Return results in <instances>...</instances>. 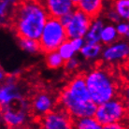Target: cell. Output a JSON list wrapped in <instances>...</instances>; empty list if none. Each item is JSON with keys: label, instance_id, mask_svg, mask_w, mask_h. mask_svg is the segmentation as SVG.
<instances>
[{"label": "cell", "instance_id": "6da1fadb", "mask_svg": "<svg viewBox=\"0 0 129 129\" xmlns=\"http://www.w3.org/2000/svg\"><path fill=\"white\" fill-rule=\"evenodd\" d=\"M50 14L41 0H19L10 18V25L18 39L39 40Z\"/></svg>", "mask_w": 129, "mask_h": 129}, {"label": "cell", "instance_id": "7a4b0ae2", "mask_svg": "<svg viewBox=\"0 0 129 129\" xmlns=\"http://www.w3.org/2000/svg\"><path fill=\"white\" fill-rule=\"evenodd\" d=\"M58 107L74 120L94 117L97 105L94 103L85 81L84 74H78L66 84L58 95Z\"/></svg>", "mask_w": 129, "mask_h": 129}, {"label": "cell", "instance_id": "3957f363", "mask_svg": "<svg viewBox=\"0 0 129 129\" xmlns=\"http://www.w3.org/2000/svg\"><path fill=\"white\" fill-rule=\"evenodd\" d=\"M91 97L97 106L117 96L118 83L109 68L99 67L84 73Z\"/></svg>", "mask_w": 129, "mask_h": 129}, {"label": "cell", "instance_id": "277c9868", "mask_svg": "<svg viewBox=\"0 0 129 129\" xmlns=\"http://www.w3.org/2000/svg\"><path fill=\"white\" fill-rule=\"evenodd\" d=\"M68 39L66 27L61 23L60 19L50 16L39 39L41 52L48 53L57 51L59 47Z\"/></svg>", "mask_w": 129, "mask_h": 129}, {"label": "cell", "instance_id": "5b68a950", "mask_svg": "<svg viewBox=\"0 0 129 129\" xmlns=\"http://www.w3.org/2000/svg\"><path fill=\"white\" fill-rule=\"evenodd\" d=\"M125 101L114 97L103 104L98 105L94 113V118L101 125L113 123H122L127 115Z\"/></svg>", "mask_w": 129, "mask_h": 129}, {"label": "cell", "instance_id": "8992f818", "mask_svg": "<svg viewBox=\"0 0 129 129\" xmlns=\"http://www.w3.org/2000/svg\"><path fill=\"white\" fill-rule=\"evenodd\" d=\"M31 110L30 101L23 99L18 103L2 108V121L7 128H18L25 124L28 111Z\"/></svg>", "mask_w": 129, "mask_h": 129}, {"label": "cell", "instance_id": "52a82bcc", "mask_svg": "<svg viewBox=\"0 0 129 129\" xmlns=\"http://www.w3.org/2000/svg\"><path fill=\"white\" fill-rule=\"evenodd\" d=\"M25 99L23 92L17 81V77L14 75L6 76L2 81L0 89V104L2 108L9 107Z\"/></svg>", "mask_w": 129, "mask_h": 129}, {"label": "cell", "instance_id": "ba28073f", "mask_svg": "<svg viewBox=\"0 0 129 129\" xmlns=\"http://www.w3.org/2000/svg\"><path fill=\"white\" fill-rule=\"evenodd\" d=\"M39 120V129H75L74 119L60 107Z\"/></svg>", "mask_w": 129, "mask_h": 129}, {"label": "cell", "instance_id": "9c48e42d", "mask_svg": "<svg viewBox=\"0 0 129 129\" xmlns=\"http://www.w3.org/2000/svg\"><path fill=\"white\" fill-rule=\"evenodd\" d=\"M93 18L83 12L80 9L76 8L71 15L69 23L66 25V30L68 39L85 38Z\"/></svg>", "mask_w": 129, "mask_h": 129}, {"label": "cell", "instance_id": "30bf717a", "mask_svg": "<svg viewBox=\"0 0 129 129\" xmlns=\"http://www.w3.org/2000/svg\"><path fill=\"white\" fill-rule=\"evenodd\" d=\"M31 111L39 118L51 112L58 105V98L50 92L40 91L38 92L30 100Z\"/></svg>", "mask_w": 129, "mask_h": 129}, {"label": "cell", "instance_id": "8fae6325", "mask_svg": "<svg viewBox=\"0 0 129 129\" xmlns=\"http://www.w3.org/2000/svg\"><path fill=\"white\" fill-rule=\"evenodd\" d=\"M101 57L106 63H117L129 59V42L116 41L103 49Z\"/></svg>", "mask_w": 129, "mask_h": 129}, {"label": "cell", "instance_id": "7c38bea8", "mask_svg": "<svg viewBox=\"0 0 129 129\" xmlns=\"http://www.w3.org/2000/svg\"><path fill=\"white\" fill-rule=\"evenodd\" d=\"M51 17L60 19L77 8L72 0H41Z\"/></svg>", "mask_w": 129, "mask_h": 129}, {"label": "cell", "instance_id": "4fadbf2b", "mask_svg": "<svg viewBox=\"0 0 129 129\" xmlns=\"http://www.w3.org/2000/svg\"><path fill=\"white\" fill-rule=\"evenodd\" d=\"M105 22L102 18L99 16L94 18L92 20L91 25L89 27L87 34L85 36L86 42H92V43H100L101 42V34L105 26Z\"/></svg>", "mask_w": 129, "mask_h": 129}, {"label": "cell", "instance_id": "5bb4252c", "mask_svg": "<svg viewBox=\"0 0 129 129\" xmlns=\"http://www.w3.org/2000/svg\"><path fill=\"white\" fill-rule=\"evenodd\" d=\"M103 6L104 0H81L78 3L77 8L94 19L100 15Z\"/></svg>", "mask_w": 129, "mask_h": 129}, {"label": "cell", "instance_id": "9a60e30c", "mask_svg": "<svg viewBox=\"0 0 129 129\" xmlns=\"http://www.w3.org/2000/svg\"><path fill=\"white\" fill-rule=\"evenodd\" d=\"M103 49L100 43H92L86 42L85 45L81 50V55L86 60H94L102 55Z\"/></svg>", "mask_w": 129, "mask_h": 129}, {"label": "cell", "instance_id": "2e32d148", "mask_svg": "<svg viewBox=\"0 0 129 129\" xmlns=\"http://www.w3.org/2000/svg\"><path fill=\"white\" fill-rule=\"evenodd\" d=\"M120 36L117 32L116 25L113 23H107L105 24L101 34V42L104 45H110L114 42L118 41V38Z\"/></svg>", "mask_w": 129, "mask_h": 129}, {"label": "cell", "instance_id": "e0dca14e", "mask_svg": "<svg viewBox=\"0 0 129 129\" xmlns=\"http://www.w3.org/2000/svg\"><path fill=\"white\" fill-rule=\"evenodd\" d=\"M45 64L47 68L50 69H58L64 67L66 61H64L58 51L50 52L45 53Z\"/></svg>", "mask_w": 129, "mask_h": 129}, {"label": "cell", "instance_id": "ac0fdd59", "mask_svg": "<svg viewBox=\"0 0 129 129\" xmlns=\"http://www.w3.org/2000/svg\"><path fill=\"white\" fill-rule=\"evenodd\" d=\"M75 129H103V126L94 117H86L74 120Z\"/></svg>", "mask_w": 129, "mask_h": 129}, {"label": "cell", "instance_id": "d6986e66", "mask_svg": "<svg viewBox=\"0 0 129 129\" xmlns=\"http://www.w3.org/2000/svg\"><path fill=\"white\" fill-rule=\"evenodd\" d=\"M19 46L23 51L31 53V54H35V53L41 52L39 41L36 40V39H19Z\"/></svg>", "mask_w": 129, "mask_h": 129}, {"label": "cell", "instance_id": "ffe728a7", "mask_svg": "<svg viewBox=\"0 0 129 129\" xmlns=\"http://www.w3.org/2000/svg\"><path fill=\"white\" fill-rule=\"evenodd\" d=\"M112 8L119 14L122 21H129V0H114Z\"/></svg>", "mask_w": 129, "mask_h": 129}, {"label": "cell", "instance_id": "44dd1931", "mask_svg": "<svg viewBox=\"0 0 129 129\" xmlns=\"http://www.w3.org/2000/svg\"><path fill=\"white\" fill-rule=\"evenodd\" d=\"M57 51H58V52L61 54V56L63 57V59H64V61H68L69 59L75 57V55L77 53V52H75L74 48H73V46H72L69 39L66 40V41L59 47V49Z\"/></svg>", "mask_w": 129, "mask_h": 129}, {"label": "cell", "instance_id": "7402d4cb", "mask_svg": "<svg viewBox=\"0 0 129 129\" xmlns=\"http://www.w3.org/2000/svg\"><path fill=\"white\" fill-rule=\"evenodd\" d=\"M106 18L110 21V23H115V24H117V23H120L122 21V19L119 16V14L116 12V10L113 9L112 6H111L110 9H109V10H107Z\"/></svg>", "mask_w": 129, "mask_h": 129}, {"label": "cell", "instance_id": "603a6c76", "mask_svg": "<svg viewBox=\"0 0 129 129\" xmlns=\"http://www.w3.org/2000/svg\"><path fill=\"white\" fill-rule=\"evenodd\" d=\"M79 67H80V61L76 57H73V58L66 61V64H64V68L68 72H72V71L76 70Z\"/></svg>", "mask_w": 129, "mask_h": 129}, {"label": "cell", "instance_id": "cb8c5ba5", "mask_svg": "<svg viewBox=\"0 0 129 129\" xmlns=\"http://www.w3.org/2000/svg\"><path fill=\"white\" fill-rule=\"evenodd\" d=\"M69 40H70L71 44H72V46H73V48H74L76 52H81L82 47L86 43V40H85L84 38H77V39H69Z\"/></svg>", "mask_w": 129, "mask_h": 129}, {"label": "cell", "instance_id": "d4e9b609", "mask_svg": "<svg viewBox=\"0 0 129 129\" xmlns=\"http://www.w3.org/2000/svg\"><path fill=\"white\" fill-rule=\"evenodd\" d=\"M116 29L120 37H126V34L128 31V22L121 21L116 24Z\"/></svg>", "mask_w": 129, "mask_h": 129}, {"label": "cell", "instance_id": "484cf974", "mask_svg": "<svg viewBox=\"0 0 129 129\" xmlns=\"http://www.w3.org/2000/svg\"><path fill=\"white\" fill-rule=\"evenodd\" d=\"M103 129H128L122 123H113L103 125Z\"/></svg>", "mask_w": 129, "mask_h": 129}, {"label": "cell", "instance_id": "4316f807", "mask_svg": "<svg viewBox=\"0 0 129 129\" xmlns=\"http://www.w3.org/2000/svg\"><path fill=\"white\" fill-rule=\"evenodd\" d=\"M72 12H73V11H72ZM72 12L68 13V14H66V15H64L63 17H61V18H60V21H61V23L64 25V27H66V25L69 23V21H70V19H71Z\"/></svg>", "mask_w": 129, "mask_h": 129}, {"label": "cell", "instance_id": "83f0119b", "mask_svg": "<svg viewBox=\"0 0 129 129\" xmlns=\"http://www.w3.org/2000/svg\"><path fill=\"white\" fill-rule=\"evenodd\" d=\"M123 95H124L125 100L129 99V83L127 85H125V87L123 89Z\"/></svg>", "mask_w": 129, "mask_h": 129}, {"label": "cell", "instance_id": "f1b7e54d", "mask_svg": "<svg viewBox=\"0 0 129 129\" xmlns=\"http://www.w3.org/2000/svg\"><path fill=\"white\" fill-rule=\"evenodd\" d=\"M126 71H127V75H126V79H127V81H128V83H129V64L127 68H126Z\"/></svg>", "mask_w": 129, "mask_h": 129}, {"label": "cell", "instance_id": "f546056e", "mask_svg": "<svg viewBox=\"0 0 129 129\" xmlns=\"http://www.w3.org/2000/svg\"><path fill=\"white\" fill-rule=\"evenodd\" d=\"M125 105H126V108H127V110H128L129 112V99L125 100Z\"/></svg>", "mask_w": 129, "mask_h": 129}, {"label": "cell", "instance_id": "4dcf8cb0", "mask_svg": "<svg viewBox=\"0 0 129 129\" xmlns=\"http://www.w3.org/2000/svg\"><path fill=\"white\" fill-rule=\"evenodd\" d=\"M72 1H73V2H74V4H75V5H76V7H77L78 3H79V2H80V1H81V0H72Z\"/></svg>", "mask_w": 129, "mask_h": 129}, {"label": "cell", "instance_id": "1f68e13d", "mask_svg": "<svg viewBox=\"0 0 129 129\" xmlns=\"http://www.w3.org/2000/svg\"><path fill=\"white\" fill-rule=\"evenodd\" d=\"M127 39H129V21H128V31H127V34H126V37Z\"/></svg>", "mask_w": 129, "mask_h": 129}, {"label": "cell", "instance_id": "d6a6232c", "mask_svg": "<svg viewBox=\"0 0 129 129\" xmlns=\"http://www.w3.org/2000/svg\"><path fill=\"white\" fill-rule=\"evenodd\" d=\"M14 129H26V128L24 127V125H23V126H21V127H18V128H14Z\"/></svg>", "mask_w": 129, "mask_h": 129}]
</instances>
